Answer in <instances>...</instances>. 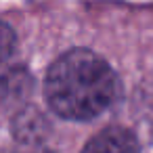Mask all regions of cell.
I'll return each mask as SVG.
<instances>
[{
    "mask_svg": "<svg viewBox=\"0 0 153 153\" xmlns=\"http://www.w3.org/2000/svg\"><path fill=\"white\" fill-rule=\"evenodd\" d=\"M120 82L113 67L88 48L63 53L46 71L44 94L63 120L88 122L113 105Z\"/></svg>",
    "mask_w": 153,
    "mask_h": 153,
    "instance_id": "cell-1",
    "label": "cell"
},
{
    "mask_svg": "<svg viewBox=\"0 0 153 153\" xmlns=\"http://www.w3.org/2000/svg\"><path fill=\"white\" fill-rule=\"evenodd\" d=\"M80 153H140L136 136L122 126H111L94 134Z\"/></svg>",
    "mask_w": 153,
    "mask_h": 153,
    "instance_id": "cell-2",
    "label": "cell"
},
{
    "mask_svg": "<svg viewBox=\"0 0 153 153\" xmlns=\"http://www.w3.org/2000/svg\"><path fill=\"white\" fill-rule=\"evenodd\" d=\"M15 48H17V36L13 27L7 25L4 21H0V67L13 57Z\"/></svg>",
    "mask_w": 153,
    "mask_h": 153,
    "instance_id": "cell-3",
    "label": "cell"
}]
</instances>
